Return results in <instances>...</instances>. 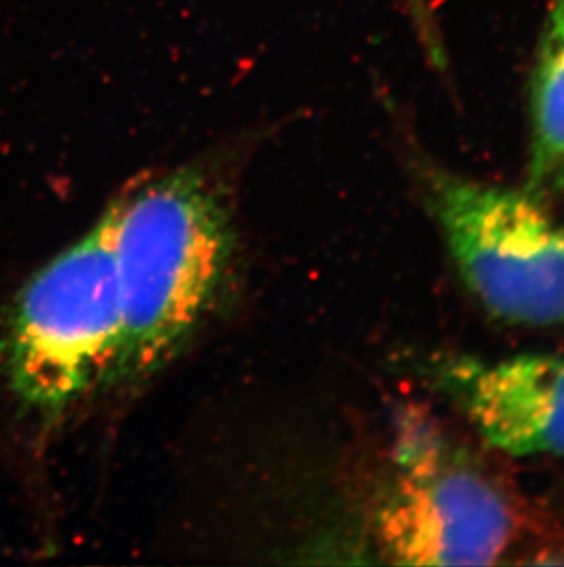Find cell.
Returning a JSON list of instances; mask_svg holds the SVG:
<instances>
[{
  "label": "cell",
  "mask_w": 564,
  "mask_h": 567,
  "mask_svg": "<svg viewBox=\"0 0 564 567\" xmlns=\"http://www.w3.org/2000/svg\"><path fill=\"white\" fill-rule=\"evenodd\" d=\"M435 203L458 270L493 315L564 323V231L530 193L440 177Z\"/></svg>",
  "instance_id": "3957f363"
},
{
  "label": "cell",
  "mask_w": 564,
  "mask_h": 567,
  "mask_svg": "<svg viewBox=\"0 0 564 567\" xmlns=\"http://www.w3.org/2000/svg\"><path fill=\"white\" fill-rule=\"evenodd\" d=\"M222 164L149 173L107 206L123 323L113 384L161 370L219 298L233 248Z\"/></svg>",
  "instance_id": "6da1fadb"
},
{
  "label": "cell",
  "mask_w": 564,
  "mask_h": 567,
  "mask_svg": "<svg viewBox=\"0 0 564 567\" xmlns=\"http://www.w3.org/2000/svg\"><path fill=\"white\" fill-rule=\"evenodd\" d=\"M407 8H409L410 17L415 22L416 32L420 35L421 41L426 44L427 52L431 55L432 60H440V41L437 38V27L432 21L431 10L427 0H404Z\"/></svg>",
  "instance_id": "52a82bcc"
},
{
  "label": "cell",
  "mask_w": 564,
  "mask_h": 567,
  "mask_svg": "<svg viewBox=\"0 0 564 567\" xmlns=\"http://www.w3.org/2000/svg\"><path fill=\"white\" fill-rule=\"evenodd\" d=\"M532 189L564 183V0L555 8L533 81Z\"/></svg>",
  "instance_id": "8992f818"
},
{
  "label": "cell",
  "mask_w": 564,
  "mask_h": 567,
  "mask_svg": "<svg viewBox=\"0 0 564 567\" xmlns=\"http://www.w3.org/2000/svg\"><path fill=\"white\" fill-rule=\"evenodd\" d=\"M379 508L378 538L395 563L488 566L515 538V504L482 468L420 440Z\"/></svg>",
  "instance_id": "277c9868"
},
{
  "label": "cell",
  "mask_w": 564,
  "mask_h": 567,
  "mask_svg": "<svg viewBox=\"0 0 564 567\" xmlns=\"http://www.w3.org/2000/svg\"><path fill=\"white\" fill-rule=\"evenodd\" d=\"M443 390L491 446L511 455H564V357L458 359Z\"/></svg>",
  "instance_id": "5b68a950"
},
{
  "label": "cell",
  "mask_w": 564,
  "mask_h": 567,
  "mask_svg": "<svg viewBox=\"0 0 564 567\" xmlns=\"http://www.w3.org/2000/svg\"><path fill=\"white\" fill-rule=\"evenodd\" d=\"M111 215L33 274L6 320V385L35 421L54 424L108 384L122 348Z\"/></svg>",
  "instance_id": "7a4b0ae2"
}]
</instances>
